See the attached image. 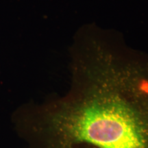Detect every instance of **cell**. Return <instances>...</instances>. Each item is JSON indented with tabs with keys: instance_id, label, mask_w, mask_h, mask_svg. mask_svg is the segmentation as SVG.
I'll return each instance as SVG.
<instances>
[{
	"instance_id": "6da1fadb",
	"label": "cell",
	"mask_w": 148,
	"mask_h": 148,
	"mask_svg": "<svg viewBox=\"0 0 148 148\" xmlns=\"http://www.w3.org/2000/svg\"><path fill=\"white\" fill-rule=\"evenodd\" d=\"M73 51L71 87L35 118L32 148H148V78L128 48L93 40Z\"/></svg>"
}]
</instances>
